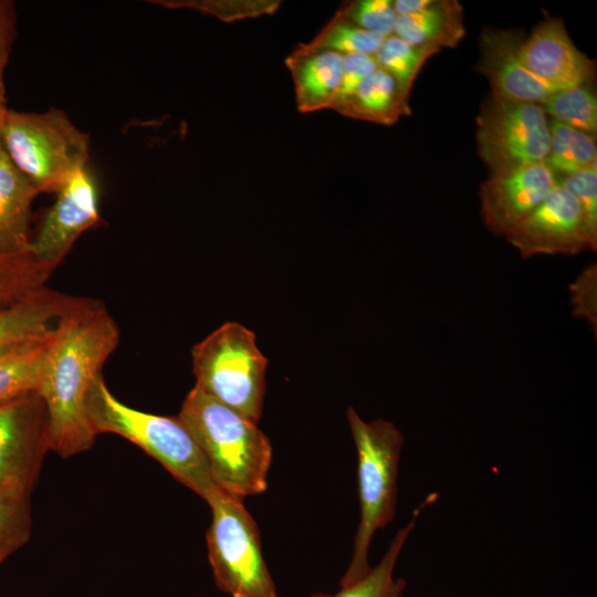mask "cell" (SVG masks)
<instances>
[{
    "label": "cell",
    "instance_id": "obj_1",
    "mask_svg": "<svg viewBox=\"0 0 597 597\" xmlns=\"http://www.w3.org/2000/svg\"><path fill=\"white\" fill-rule=\"evenodd\" d=\"M54 328L36 392L48 410L51 451L70 458L95 443L86 397L121 333L102 301L88 297H76Z\"/></svg>",
    "mask_w": 597,
    "mask_h": 597
},
{
    "label": "cell",
    "instance_id": "obj_2",
    "mask_svg": "<svg viewBox=\"0 0 597 597\" xmlns=\"http://www.w3.org/2000/svg\"><path fill=\"white\" fill-rule=\"evenodd\" d=\"M202 452L213 483L240 499L266 490L272 446L258 425L197 386L177 415Z\"/></svg>",
    "mask_w": 597,
    "mask_h": 597
},
{
    "label": "cell",
    "instance_id": "obj_3",
    "mask_svg": "<svg viewBox=\"0 0 597 597\" xmlns=\"http://www.w3.org/2000/svg\"><path fill=\"white\" fill-rule=\"evenodd\" d=\"M347 421L357 451L359 523L341 587L357 582L370 570L373 537L396 516L399 461L405 444L404 434L390 421L367 422L353 407L347 410Z\"/></svg>",
    "mask_w": 597,
    "mask_h": 597
},
{
    "label": "cell",
    "instance_id": "obj_4",
    "mask_svg": "<svg viewBox=\"0 0 597 597\" xmlns=\"http://www.w3.org/2000/svg\"><path fill=\"white\" fill-rule=\"evenodd\" d=\"M86 412L97 434L121 436L158 461L203 500L216 488L207 461L178 416L134 409L118 400L101 374L86 397Z\"/></svg>",
    "mask_w": 597,
    "mask_h": 597
},
{
    "label": "cell",
    "instance_id": "obj_5",
    "mask_svg": "<svg viewBox=\"0 0 597 597\" xmlns=\"http://www.w3.org/2000/svg\"><path fill=\"white\" fill-rule=\"evenodd\" d=\"M2 143L11 163L39 192H56L90 157L88 135L54 107L42 113L7 109Z\"/></svg>",
    "mask_w": 597,
    "mask_h": 597
},
{
    "label": "cell",
    "instance_id": "obj_6",
    "mask_svg": "<svg viewBox=\"0 0 597 597\" xmlns=\"http://www.w3.org/2000/svg\"><path fill=\"white\" fill-rule=\"evenodd\" d=\"M196 385L206 395L258 423L265 394L268 359L255 335L227 322L191 349Z\"/></svg>",
    "mask_w": 597,
    "mask_h": 597
},
{
    "label": "cell",
    "instance_id": "obj_7",
    "mask_svg": "<svg viewBox=\"0 0 597 597\" xmlns=\"http://www.w3.org/2000/svg\"><path fill=\"white\" fill-rule=\"evenodd\" d=\"M205 501L211 510L207 546L217 587L231 597H279L243 499L216 485Z\"/></svg>",
    "mask_w": 597,
    "mask_h": 597
},
{
    "label": "cell",
    "instance_id": "obj_8",
    "mask_svg": "<svg viewBox=\"0 0 597 597\" xmlns=\"http://www.w3.org/2000/svg\"><path fill=\"white\" fill-rule=\"evenodd\" d=\"M476 125L478 151L490 176L545 163L549 122L538 104L491 94L481 106Z\"/></svg>",
    "mask_w": 597,
    "mask_h": 597
},
{
    "label": "cell",
    "instance_id": "obj_9",
    "mask_svg": "<svg viewBox=\"0 0 597 597\" xmlns=\"http://www.w3.org/2000/svg\"><path fill=\"white\" fill-rule=\"evenodd\" d=\"M49 451L48 410L36 391L0 404V490L31 499Z\"/></svg>",
    "mask_w": 597,
    "mask_h": 597
},
{
    "label": "cell",
    "instance_id": "obj_10",
    "mask_svg": "<svg viewBox=\"0 0 597 597\" xmlns=\"http://www.w3.org/2000/svg\"><path fill=\"white\" fill-rule=\"evenodd\" d=\"M523 258L537 254H576L596 251L576 198L556 184L544 200L505 233Z\"/></svg>",
    "mask_w": 597,
    "mask_h": 597
},
{
    "label": "cell",
    "instance_id": "obj_11",
    "mask_svg": "<svg viewBox=\"0 0 597 597\" xmlns=\"http://www.w3.org/2000/svg\"><path fill=\"white\" fill-rule=\"evenodd\" d=\"M98 191L87 167L77 170L57 191L38 233L31 239V252L55 270L78 237L100 221Z\"/></svg>",
    "mask_w": 597,
    "mask_h": 597
},
{
    "label": "cell",
    "instance_id": "obj_12",
    "mask_svg": "<svg viewBox=\"0 0 597 597\" xmlns=\"http://www.w3.org/2000/svg\"><path fill=\"white\" fill-rule=\"evenodd\" d=\"M557 184L545 163L490 176L480 186L481 216L495 235L505 233L527 217Z\"/></svg>",
    "mask_w": 597,
    "mask_h": 597
},
{
    "label": "cell",
    "instance_id": "obj_13",
    "mask_svg": "<svg viewBox=\"0 0 597 597\" xmlns=\"http://www.w3.org/2000/svg\"><path fill=\"white\" fill-rule=\"evenodd\" d=\"M520 55L527 70L553 92L587 85L594 77L595 62L576 48L561 19L538 23L524 39Z\"/></svg>",
    "mask_w": 597,
    "mask_h": 597
},
{
    "label": "cell",
    "instance_id": "obj_14",
    "mask_svg": "<svg viewBox=\"0 0 597 597\" xmlns=\"http://www.w3.org/2000/svg\"><path fill=\"white\" fill-rule=\"evenodd\" d=\"M523 41L520 31L484 29L476 70L489 81L493 95L540 105L553 91L524 65L520 55Z\"/></svg>",
    "mask_w": 597,
    "mask_h": 597
},
{
    "label": "cell",
    "instance_id": "obj_15",
    "mask_svg": "<svg viewBox=\"0 0 597 597\" xmlns=\"http://www.w3.org/2000/svg\"><path fill=\"white\" fill-rule=\"evenodd\" d=\"M285 65L292 75L301 113L332 108L342 81V53L304 43L285 59Z\"/></svg>",
    "mask_w": 597,
    "mask_h": 597
},
{
    "label": "cell",
    "instance_id": "obj_16",
    "mask_svg": "<svg viewBox=\"0 0 597 597\" xmlns=\"http://www.w3.org/2000/svg\"><path fill=\"white\" fill-rule=\"evenodd\" d=\"M39 193L3 151L0 156V256L31 251V210Z\"/></svg>",
    "mask_w": 597,
    "mask_h": 597
},
{
    "label": "cell",
    "instance_id": "obj_17",
    "mask_svg": "<svg viewBox=\"0 0 597 597\" xmlns=\"http://www.w3.org/2000/svg\"><path fill=\"white\" fill-rule=\"evenodd\" d=\"M75 301L76 296L43 286L0 307V348L52 329Z\"/></svg>",
    "mask_w": 597,
    "mask_h": 597
},
{
    "label": "cell",
    "instance_id": "obj_18",
    "mask_svg": "<svg viewBox=\"0 0 597 597\" xmlns=\"http://www.w3.org/2000/svg\"><path fill=\"white\" fill-rule=\"evenodd\" d=\"M409 94L394 75L378 67L332 109L346 117L388 126L410 115Z\"/></svg>",
    "mask_w": 597,
    "mask_h": 597
},
{
    "label": "cell",
    "instance_id": "obj_19",
    "mask_svg": "<svg viewBox=\"0 0 597 597\" xmlns=\"http://www.w3.org/2000/svg\"><path fill=\"white\" fill-rule=\"evenodd\" d=\"M465 33L463 9L457 0H431L422 10L397 15L394 34L415 46L440 51L454 48Z\"/></svg>",
    "mask_w": 597,
    "mask_h": 597
},
{
    "label": "cell",
    "instance_id": "obj_20",
    "mask_svg": "<svg viewBox=\"0 0 597 597\" xmlns=\"http://www.w3.org/2000/svg\"><path fill=\"white\" fill-rule=\"evenodd\" d=\"M54 327L35 337L0 348V404L38 390L54 341Z\"/></svg>",
    "mask_w": 597,
    "mask_h": 597
},
{
    "label": "cell",
    "instance_id": "obj_21",
    "mask_svg": "<svg viewBox=\"0 0 597 597\" xmlns=\"http://www.w3.org/2000/svg\"><path fill=\"white\" fill-rule=\"evenodd\" d=\"M419 513L420 509L397 531L380 562L364 577L343 586L334 595L314 594L311 597H404L407 584L402 578H395L394 570L405 543L416 526Z\"/></svg>",
    "mask_w": 597,
    "mask_h": 597
},
{
    "label": "cell",
    "instance_id": "obj_22",
    "mask_svg": "<svg viewBox=\"0 0 597 597\" xmlns=\"http://www.w3.org/2000/svg\"><path fill=\"white\" fill-rule=\"evenodd\" d=\"M549 148L546 166L559 177L596 165L595 135L575 129L552 119L549 122Z\"/></svg>",
    "mask_w": 597,
    "mask_h": 597
},
{
    "label": "cell",
    "instance_id": "obj_23",
    "mask_svg": "<svg viewBox=\"0 0 597 597\" xmlns=\"http://www.w3.org/2000/svg\"><path fill=\"white\" fill-rule=\"evenodd\" d=\"M54 270L32 252L0 256V307L10 305L45 286Z\"/></svg>",
    "mask_w": 597,
    "mask_h": 597
},
{
    "label": "cell",
    "instance_id": "obj_24",
    "mask_svg": "<svg viewBox=\"0 0 597 597\" xmlns=\"http://www.w3.org/2000/svg\"><path fill=\"white\" fill-rule=\"evenodd\" d=\"M540 106L556 122L591 135L597 132V98L589 84L555 91Z\"/></svg>",
    "mask_w": 597,
    "mask_h": 597
},
{
    "label": "cell",
    "instance_id": "obj_25",
    "mask_svg": "<svg viewBox=\"0 0 597 597\" xmlns=\"http://www.w3.org/2000/svg\"><path fill=\"white\" fill-rule=\"evenodd\" d=\"M439 52L428 46L411 45L395 34L385 38L374 54L379 67L394 75L400 85L410 92L426 61Z\"/></svg>",
    "mask_w": 597,
    "mask_h": 597
},
{
    "label": "cell",
    "instance_id": "obj_26",
    "mask_svg": "<svg viewBox=\"0 0 597 597\" xmlns=\"http://www.w3.org/2000/svg\"><path fill=\"white\" fill-rule=\"evenodd\" d=\"M384 40L383 35L359 28L337 11L307 44L342 54L353 52L375 54Z\"/></svg>",
    "mask_w": 597,
    "mask_h": 597
},
{
    "label": "cell",
    "instance_id": "obj_27",
    "mask_svg": "<svg viewBox=\"0 0 597 597\" xmlns=\"http://www.w3.org/2000/svg\"><path fill=\"white\" fill-rule=\"evenodd\" d=\"M31 533V499L0 490V567L28 543Z\"/></svg>",
    "mask_w": 597,
    "mask_h": 597
},
{
    "label": "cell",
    "instance_id": "obj_28",
    "mask_svg": "<svg viewBox=\"0 0 597 597\" xmlns=\"http://www.w3.org/2000/svg\"><path fill=\"white\" fill-rule=\"evenodd\" d=\"M149 2L174 9H195L224 21L272 13L279 6L277 1L155 0Z\"/></svg>",
    "mask_w": 597,
    "mask_h": 597
},
{
    "label": "cell",
    "instance_id": "obj_29",
    "mask_svg": "<svg viewBox=\"0 0 597 597\" xmlns=\"http://www.w3.org/2000/svg\"><path fill=\"white\" fill-rule=\"evenodd\" d=\"M359 28L383 35L394 34L397 19L390 0H358L343 3L338 10Z\"/></svg>",
    "mask_w": 597,
    "mask_h": 597
},
{
    "label": "cell",
    "instance_id": "obj_30",
    "mask_svg": "<svg viewBox=\"0 0 597 597\" xmlns=\"http://www.w3.org/2000/svg\"><path fill=\"white\" fill-rule=\"evenodd\" d=\"M557 184L568 190L578 201L589 234L597 242V169L596 165L559 177Z\"/></svg>",
    "mask_w": 597,
    "mask_h": 597
},
{
    "label": "cell",
    "instance_id": "obj_31",
    "mask_svg": "<svg viewBox=\"0 0 597 597\" xmlns=\"http://www.w3.org/2000/svg\"><path fill=\"white\" fill-rule=\"evenodd\" d=\"M573 313L576 317H585L596 334L597 326V265L590 264L569 285Z\"/></svg>",
    "mask_w": 597,
    "mask_h": 597
},
{
    "label": "cell",
    "instance_id": "obj_32",
    "mask_svg": "<svg viewBox=\"0 0 597 597\" xmlns=\"http://www.w3.org/2000/svg\"><path fill=\"white\" fill-rule=\"evenodd\" d=\"M378 67L374 54L360 52L343 54L342 81L334 105L350 95L357 85Z\"/></svg>",
    "mask_w": 597,
    "mask_h": 597
},
{
    "label": "cell",
    "instance_id": "obj_33",
    "mask_svg": "<svg viewBox=\"0 0 597 597\" xmlns=\"http://www.w3.org/2000/svg\"><path fill=\"white\" fill-rule=\"evenodd\" d=\"M15 33V12L12 1L0 0V103L6 104L4 71Z\"/></svg>",
    "mask_w": 597,
    "mask_h": 597
},
{
    "label": "cell",
    "instance_id": "obj_34",
    "mask_svg": "<svg viewBox=\"0 0 597 597\" xmlns=\"http://www.w3.org/2000/svg\"><path fill=\"white\" fill-rule=\"evenodd\" d=\"M431 0H395L392 1L397 15L416 13L426 8Z\"/></svg>",
    "mask_w": 597,
    "mask_h": 597
},
{
    "label": "cell",
    "instance_id": "obj_35",
    "mask_svg": "<svg viewBox=\"0 0 597 597\" xmlns=\"http://www.w3.org/2000/svg\"><path fill=\"white\" fill-rule=\"evenodd\" d=\"M7 109L8 108L6 107V104L0 103V156L4 151L3 143H2V125H3V119H4V116H6Z\"/></svg>",
    "mask_w": 597,
    "mask_h": 597
}]
</instances>
